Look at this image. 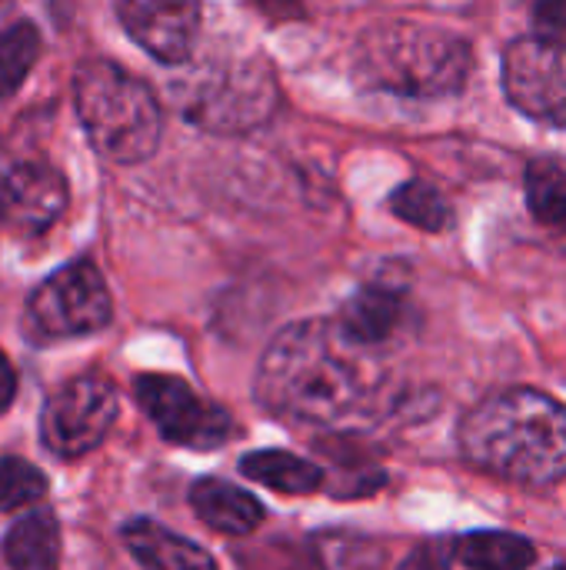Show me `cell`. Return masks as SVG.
<instances>
[{
  "instance_id": "obj_25",
  "label": "cell",
  "mask_w": 566,
  "mask_h": 570,
  "mask_svg": "<svg viewBox=\"0 0 566 570\" xmlns=\"http://www.w3.org/2000/svg\"><path fill=\"white\" fill-rule=\"evenodd\" d=\"M13 394H17V374H13V367H10L7 354L0 351V414L10 407Z\"/></svg>"
},
{
  "instance_id": "obj_24",
  "label": "cell",
  "mask_w": 566,
  "mask_h": 570,
  "mask_svg": "<svg viewBox=\"0 0 566 570\" xmlns=\"http://www.w3.org/2000/svg\"><path fill=\"white\" fill-rule=\"evenodd\" d=\"M534 20L544 30V37L566 30V0H537L534 3Z\"/></svg>"
},
{
  "instance_id": "obj_9",
  "label": "cell",
  "mask_w": 566,
  "mask_h": 570,
  "mask_svg": "<svg viewBox=\"0 0 566 570\" xmlns=\"http://www.w3.org/2000/svg\"><path fill=\"white\" fill-rule=\"evenodd\" d=\"M133 397L170 444L207 451L230 438L234 424L227 411L200 401L180 377L143 374L133 381Z\"/></svg>"
},
{
  "instance_id": "obj_10",
  "label": "cell",
  "mask_w": 566,
  "mask_h": 570,
  "mask_svg": "<svg viewBox=\"0 0 566 570\" xmlns=\"http://www.w3.org/2000/svg\"><path fill=\"white\" fill-rule=\"evenodd\" d=\"M113 10L150 57L163 63L190 57L200 27V0H113Z\"/></svg>"
},
{
  "instance_id": "obj_5",
  "label": "cell",
  "mask_w": 566,
  "mask_h": 570,
  "mask_svg": "<svg viewBox=\"0 0 566 570\" xmlns=\"http://www.w3.org/2000/svg\"><path fill=\"white\" fill-rule=\"evenodd\" d=\"M180 114L220 134H240L264 124L277 104L274 70L257 53L210 57L173 87Z\"/></svg>"
},
{
  "instance_id": "obj_3",
  "label": "cell",
  "mask_w": 566,
  "mask_h": 570,
  "mask_svg": "<svg viewBox=\"0 0 566 570\" xmlns=\"http://www.w3.org/2000/svg\"><path fill=\"white\" fill-rule=\"evenodd\" d=\"M470 73V47L450 30L424 23L374 27L357 47V77L400 97H447Z\"/></svg>"
},
{
  "instance_id": "obj_4",
  "label": "cell",
  "mask_w": 566,
  "mask_h": 570,
  "mask_svg": "<svg viewBox=\"0 0 566 570\" xmlns=\"http://www.w3.org/2000/svg\"><path fill=\"white\" fill-rule=\"evenodd\" d=\"M77 114L97 154L113 164H143L160 144L153 90L110 60H90L73 80Z\"/></svg>"
},
{
  "instance_id": "obj_21",
  "label": "cell",
  "mask_w": 566,
  "mask_h": 570,
  "mask_svg": "<svg viewBox=\"0 0 566 570\" xmlns=\"http://www.w3.org/2000/svg\"><path fill=\"white\" fill-rule=\"evenodd\" d=\"M47 494V478L23 458L0 461V511H20Z\"/></svg>"
},
{
  "instance_id": "obj_19",
  "label": "cell",
  "mask_w": 566,
  "mask_h": 570,
  "mask_svg": "<svg viewBox=\"0 0 566 570\" xmlns=\"http://www.w3.org/2000/svg\"><path fill=\"white\" fill-rule=\"evenodd\" d=\"M390 210L430 234H440L444 227H450V204L440 197L437 187H430L427 180H407L390 194Z\"/></svg>"
},
{
  "instance_id": "obj_12",
  "label": "cell",
  "mask_w": 566,
  "mask_h": 570,
  "mask_svg": "<svg viewBox=\"0 0 566 570\" xmlns=\"http://www.w3.org/2000/svg\"><path fill=\"white\" fill-rule=\"evenodd\" d=\"M404 294L384 284H370L360 287L340 311L337 327L360 347H377L384 341H390L400 324H404Z\"/></svg>"
},
{
  "instance_id": "obj_22",
  "label": "cell",
  "mask_w": 566,
  "mask_h": 570,
  "mask_svg": "<svg viewBox=\"0 0 566 570\" xmlns=\"http://www.w3.org/2000/svg\"><path fill=\"white\" fill-rule=\"evenodd\" d=\"M320 561L327 570H380L384 554L354 534H327L320 538Z\"/></svg>"
},
{
  "instance_id": "obj_14",
  "label": "cell",
  "mask_w": 566,
  "mask_h": 570,
  "mask_svg": "<svg viewBox=\"0 0 566 570\" xmlns=\"http://www.w3.org/2000/svg\"><path fill=\"white\" fill-rule=\"evenodd\" d=\"M190 504L207 528H214L220 534H234V538L250 534L264 521V508L257 498H250L240 488L217 481V478L197 481L190 491Z\"/></svg>"
},
{
  "instance_id": "obj_17",
  "label": "cell",
  "mask_w": 566,
  "mask_h": 570,
  "mask_svg": "<svg viewBox=\"0 0 566 570\" xmlns=\"http://www.w3.org/2000/svg\"><path fill=\"white\" fill-rule=\"evenodd\" d=\"M457 558L470 570H530L537 554H534V544L517 534L477 531V534L460 538Z\"/></svg>"
},
{
  "instance_id": "obj_26",
  "label": "cell",
  "mask_w": 566,
  "mask_h": 570,
  "mask_svg": "<svg viewBox=\"0 0 566 570\" xmlns=\"http://www.w3.org/2000/svg\"><path fill=\"white\" fill-rule=\"evenodd\" d=\"M260 3H267V7H294L297 0H260Z\"/></svg>"
},
{
  "instance_id": "obj_18",
  "label": "cell",
  "mask_w": 566,
  "mask_h": 570,
  "mask_svg": "<svg viewBox=\"0 0 566 570\" xmlns=\"http://www.w3.org/2000/svg\"><path fill=\"white\" fill-rule=\"evenodd\" d=\"M527 207L540 224L566 220V157H534L524 174Z\"/></svg>"
},
{
  "instance_id": "obj_6",
  "label": "cell",
  "mask_w": 566,
  "mask_h": 570,
  "mask_svg": "<svg viewBox=\"0 0 566 570\" xmlns=\"http://www.w3.org/2000/svg\"><path fill=\"white\" fill-rule=\"evenodd\" d=\"M113 304L100 271L77 261L50 274L27 301V324L43 341L87 337L110 324Z\"/></svg>"
},
{
  "instance_id": "obj_2",
  "label": "cell",
  "mask_w": 566,
  "mask_h": 570,
  "mask_svg": "<svg viewBox=\"0 0 566 570\" xmlns=\"http://www.w3.org/2000/svg\"><path fill=\"white\" fill-rule=\"evenodd\" d=\"M460 451L470 464L527 488L566 478V407L534 387L484 397L460 424Z\"/></svg>"
},
{
  "instance_id": "obj_23",
  "label": "cell",
  "mask_w": 566,
  "mask_h": 570,
  "mask_svg": "<svg viewBox=\"0 0 566 570\" xmlns=\"http://www.w3.org/2000/svg\"><path fill=\"white\" fill-rule=\"evenodd\" d=\"M400 570H450V548L444 544H420L407 554Z\"/></svg>"
},
{
  "instance_id": "obj_1",
  "label": "cell",
  "mask_w": 566,
  "mask_h": 570,
  "mask_svg": "<svg viewBox=\"0 0 566 570\" xmlns=\"http://www.w3.org/2000/svg\"><path fill=\"white\" fill-rule=\"evenodd\" d=\"M377 397L380 377L367 347L354 344L337 321L284 327L257 367V401L297 424L354 431L377 414Z\"/></svg>"
},
{
  "instance_id": "obj_27",
  "label": "cell",
  "mask_w": 566,
  "mask_h": 570,
  "mask_svg": "<svg viewBox=\"0 0 566 570\" xmlns=\"http://www.w3.org/2000/svg\"><path fill=\"white\" fill-rule=\"evenodd\" d=\"M557 570H566V568H557Z\"/></svg>"
},
{
  "instance_id": "obj_8",
  "label": "cell",
  "mask_w": 566,
  "mask_h": 570,
  "mask_svg": "<svg viewBox=\"0 0 566 570\" xmlns=\"http://www.w3.org/2000/svg\"><path fill=\"white\" fill-rule=\"evenodd\" d=\"M117 421V391L110 381L87 374L63 384L43 407V444L60 458H80L93 451Z\"/></svg>"
},
{
  "instance_id": "obj_13",
  "label": "cell",
  "mask_w": 566,
  "mask_h": 570,
  "mask_svg": "<svg viewBox=\"0 0 566 570\" xmlns=\"http://www.w3.org/2000/svg\"><path fill=\"white\" fill-rule=\"evenodd\" d=\"M123 544L143 570H217L214 558L200 544L160 528L150 518L130 521L123 528Z\"/></svg>"
},
{
  "instance_id": "obj_7",
  "label": "cell",
  "mask_w": 566,
  "mask_h": 570,
  "mask_svg": "<svg viewBox=\"0 0 566 570\" xmlns=\"http://www.w3.org/2000/svg\"><path fill=\"white\" fill-rule=\"evenodd\" d=\"M504 90L510 104L566 130V43L557 37H520L504 53Z\"/></svg>"
},
{
  "instance_id": "obj_20",
  "label": "cell",
  "mask_w": 566,
  "mask_h": 570,
  "mask_svg": "<svg viewBox=\"0 0 566 570\" xmlns=\"http://www.w3.org/2000/svg\"><path fill=\"white\" fill-rule=\"evenodd\" d=\"M40 53V30L30 20H20L0 33V97H10Z\"/></svg>"
},
{
  "instance_id": "obj_16",
  "label": "cell",
  "mask_w": 566,
  "mask_h": 570,
  "mask_svg": "<svg viewBox=\"0 0 566 570\" xmlns=\"http://www.w3.org/2000/svg\"><path fill=\"white\" fill-rule=\"evenodd\" d=\"M240 471L280 494H314L324 488V471L287 451H257L240 461Z\"/></svg>"
},
{
  "instance_id": "obj_11",
  "label": "cell",
  "mask_w": 566,
  "mask_h": 570,
  "mask_svg": "<svg viewBox=\"0 0 566 570\" xmlns=\"http://www.w3.org/2000/svg\"><path fill=\"white\" fill-rule=\"evenodd\" d=\"M67 207V184L63 177L40 164L20 160L0 174V220L20 234L47 230Z\"/></svg>"
},
{
  "instance_id": "obj_15",
  "label": "cell",
  "mask_w": 566,
  "mask_h": 570,
  "mask_svg": "<svg viewBox=\"0 0 566 570\" xmlns=\"http://www.w3.org/2000/svg\"><path fill=\"white\" fill-rule=\"evenodd\" d=\"M3 558L13 570H57L60 528L50 511H30L3 538Z\"/></svg>"
}]
</instances>
